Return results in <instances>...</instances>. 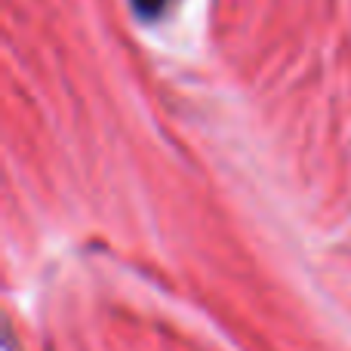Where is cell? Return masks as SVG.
<instances>
[{
  "label": "cell",
  "mask_w": 351,
  "mask_h": 351,
  "mask_svg": "<svg viewBox=\"0 0 351 351\" xmlns=\"http://www.w3.org/2000/svg\"><path fill=\"white\" fill-rule=\"evenodd\" d=\"M136 10V16L145 19V22H154V19L167 16L170 12V6L176 3V0H130Z\"/></svg>",
  "instance_id": "obj_1"
}]
</instances>
